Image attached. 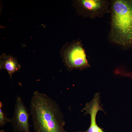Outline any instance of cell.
<instances>
[{
  "label": "cell",
  "mask_w": 132,
  "mask_h": 132,
  "mask_svg": "<svg viewBox=\"0 0 132 132\" xmlns=\"http://www.w3.org/2000/svg\"><path fill=\"white\" fill-rule=\"evenodd\" d=\"M30 111L34 132H66L59 106L45 94L37 91L34 93Z\"/></svg>",
  "instance_id": "obj_1"
},
{
  "label": "cell",
  "mask_w": 132,
  "mask_h": 132,
  "mask_svg": "<svg viewBox=\"0 0 132 132\" xmlns=\"http://www.w3.org/2000/svg\"><path fill=\"white\" fill-rule=\"evenodd\" d=\"M111 41L124 47H132V0L110 1Z\"/></svg>",
  "instance_id": "obj_2"
},
{
  "label": "cell",
  "mask_w": 132,
  "mask_h": 132,
  "mask_svg": "<svg viewBox=\"0 0 132 132\" xmlns=\"http://www.w3.org/2000/svg\"><path fill=\"white\" fill-rule=\"evenodd\" d=\"M60 52L63 62L68 70H82L90 67L79 40L67 42L62 47Z\"/></svg>",
  "instance_id": "obj_3"
},
{
  "label": "cell",
  "mask_w": 132,
  "mask_h": 132,
  "mask_svg": "<svg viewBox=\"0 0 132 132\" xmlns=\"http://www.w3.org/2000/svg\"><path fill=\"white\" fill-rule=\"evenodd\" d=\"M110 5L107 0H77L73 2L78 14L91 19L101 17L110 12Z\"/></svg>",
  "instance_id": "obj_4"
},
{
  "label": "cell",
  "mask_w": 132,
  "mask_h": 132,
  "mask_svg": "<svg viewBox=\"0 0 132 132\" xmlns=\"http://www.w3.org/2000/svg\"><path fill=\"white\" fill-rule=\"evenodd\" d=\"M14 113L10 122L14 132H30L29 122L30 114L22 98L19 96L16 97Z\"/></svg>",
  "instance_id": "obj_5"
},
{
  "label": "cell",
  "mask_w": 132,
  "mask_h": 132,
  "mask_svg": "<svg viewBox=\"0 0 132 132\" xmlns=\"http://www.w3.org/2000/svg\"><path fill=\"white\" fill-rule=\"evenodd\" d=\"M0 59V69L6 70L11 78L14 73L18 71L21 67L17 60L11 56L3 54L1 56Z\"/></svg>",
  "instance_id": "obj_6"
},
{
  "label": "cell",
  "mask_w": 132,
  "mask_h": 132,
  "mask_svg": "<svg viewBox=\"0 0 132 132\" xmlns=\"http://www.w3.org/2000/svg\"><path fill=\"white\" fill-rule=\"evenodd\" d=\"M2 102H0V127H2L7 123L10 122L11 118H7L2 110L3 107Z\"/></svg>",
  "instance_id": "obj_7"
},
{
  "label": "cell",
  "mask_w": 132,
  "mask_h": 132,
  "mask_svg": "<svg viewBox=\"0 0 132 132\" xmlns=\"http://www.w3.org/2000/svg\"><path fill=\"white\" fill-rule=\"evenodd\" d=\"M0 132H10L8 131H5L3 130H1L0 131Z\"/></svg>",
  "instance_id": "obj_8"
},
{
  "label": "cell",
  "mask_w": 132,
  "mask_h": 132,
  "mask_svg": "<svg viewBox=\"0 0 132 132\" xmlns=\"http://www.w3.org/2000/svg\"><path fill=\"white\" fill-rule=\"evenodd\" d=\"M75 132H82V131H76Z\"/></svg>",
  "instance_id": "obj_9"
}]
</instances>
